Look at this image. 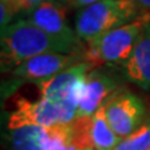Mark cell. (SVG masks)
Here are the masks:
<instances>
[{"label":"cell","instance_id":"obj_1","mask_svg":"<svg viewBox=\"0 0 150 150\" xmlns=\"http://www.w3.org/2000/svg\"><path fill=\"white\" fill-rule=\"evenodd\" d=\"M1 71L10 73L19 64L46 53H80L83 45L58 39L26 21L16 19L1 29Z\"/></svg>","mask_w":150,"mask_h":150},{"label":"cell","instance_id":"obj_2","mask_svg":"<svg viewBox=\"0 0 150 150\" xmlns=\"http://www.w3.org/2000/svg\"><path fill=\"white\" fill-rule=\"evenodd\" d=\"M139 10L133 0H101L76 13L74 29L83 43H90L108 31L134 21Z\"/></svg>","mask_w":150,"mask_h":150},{"label":"cell","instance_id":"obj_3","mask_svg":"<svg viewBox=\"0 0 150 150\" xmlns=\"http://www.w3.org/2000/svg\"><path fill=\"white\" fill-rule=\"evenodd\" d=\"M146 23V19L139 16L129 24L112 29L88 43L84 50V62L90 63L94 68L104 64L121 67L133 53Z\"/></svg>","mask_w":150,"mask_h":150},{"label":"cell","instance_id":"obj_4","mask_svg":"<svg viewBox=\"0 0 150 150\" xmlns=\"http://www.w3.org/2000/svg\"><path fill=\"white\" fill-rule=\"evenodd\" d=\"M94 67L88 62H80L62 74L36 84L40 98L56 103L64 110L70 124L76 119L83 84Z\"/></svg>","mask_w":150,"mask_h":150},{"label":"cell","instance_id":"obj_5","mask_svg":"<svg viewBox=\"0 0 150 150\" xmlns=\"http://www.w3.org/2000/svg\"><path fill=\"white\" fill-rule=\"evenodd\" d=\"M105 116L120 139L129 137L146 120V106L142 98L120 88L104 104Z\"/></svg>","mask_w":150,"mask_h":150},{"label":"cell","instance_id":"obj_6","mask_svg":"<svg viewBox=\"0 0 150 150\" xmlns=\"http://www.w3.org/2000/svg\"><path fill=\"white\" fill-rule=\"evenodd\" d=\"M84 62V53L63 54V53H46L34 56L26 62L19 64L14 68L11 75V85L15 86L16 83H35L62 74L65 70L70 69L74 65Z\"/></svg>","mask_w":150,"mask_h":150},{"label":"cell","instance_id":"obj_7","mask_svg":"<svg viewBox=\"0 0 150 150\" xmlns=\"http://www.w3.org/2000/svg\"><path fill=\"white\" fill-rule=\"evenodd\" d=\"M10 145L11 150H78L73 143L71 124L10 130Z\"/></svg>","mask_w":150,"mask_h":150},{"label":"cell","instance_id":"obj_8","mask_svg":"<svg viewBox=\"0 0 150 150\" xmlns=\"http://www.w3.org/2000/svg\"><path fill=\"white\" fill-rule=\"evenodd\" d=\"M69 124L60 105L48 99L39 98L38 100H19L18 108L9 118L8 128L9 130H16L28 126L53 128Z\"/></svg>","mask_w":150,"mask_h":150},{"label":"cell","instance_id":"obj_9","mask_svg":"<svg viewBox=\"0 0 150 150\" xmlns=\"http://www.w3.org/2000/svg\"><path fill=\"white\" fill-rule=\"evenodd\" d=\"M19 19H25L26 21L58 39L74 44H84L78 38L75 29L69 25L67 6L59 0H45Z\"/></svg>","mask_w":150,"mask_h":150},{"label":"cell","instance_id":"obj_10","mask_svg":"<svg viewBox=\"0 0 150 150\" xmlns=\"http://www.w3.org/2000/svg\"><path fill=\"white\" fill-rule=\"evenodd\" d=\"M119 89V81L112 75L93 69L83 84L76 118H91Z\"/></svg>","mask_w":150,"mask_h":150},{"label":"cell","instance_id":"obj_11","mask_svg":"<svg viewBox=\"0 0 150 150\" xmlns=\"http://www.w3.org/2000/svg\"><path fill=\"white\" fill-rule=\"evenodd\" d=\"M124 76L143 89H150V23L144 25L129 59L121 65Z\"/></svg>","mask_w":150,"mask_h":150},{"label":"cell","instance_id":"obj_12","mask_svg":"<svg viewBox=\"0 0 150 150\" xmlns=\"http://www.w3.org/2000/svg\"><path fill=\"white\" fill-rule=\"evenodd\" d=\"M121 139L115 134L101 106L91 116V143L94 150H114Z\"/></svg>","mask_w":150,"mask_h":150},{"label":"cell","instance_id":"obj_13","mask_svg":"<svg viewBox=\"0 0 150 150\" xmlns=\"http://www.w3.org/2000/svg\"><path fill=\"white\" fill-rule=\"evenodd\" d=\"M114 150H150V115L134 133L121 139Z\"/></svg>","mask_w":150,"mask_h":150},{"label":"cell","instance_id":"obj_14","mask_svg":"<svg viewBox=\"0 0 150 150\" xmlns=\"http://www.w3.org/2000/svg\"><path fill=\"white\" fill-rule=\"evenodd\" d=\"M73 143L78 150H94L91 143V118H76L71 123Z\"/></svg>","mask_w":150,"mask_h":150},{"label":"cell","instance_id":"obj_15","mask_svg":"<svg viewBox=\"0 0 150 150\" xmlns=\"http://www.w3.org/2000/svg\"><path fill=\"white\" fill-rule=\"evenodd\" d=\"M43 1L45 0H0V5L5 6L16 20V19L24 16L26 13L33 10Z\"/></svg>","mask_w":150,"mask_h":150},{"label":"cell","instance_id":"obj_16","mask_svg":"<svg viewBox=\"0 0 150 150\" xmlns=\"http://www.w3.org/2000/svg\"><path fill=\"white\" fill-rule=\"evenodd\" d=\"M60 3H63L65 6L71 8V9H78L80 10L83 8H86L91 4H95L98 1H101V0H59Z\"/></svg>","mask_w":150,"mask_h":150},{"label":"cell","instance_id":"obj_17","mask_svg":"<svg viewBox=\"0 0 150 150\" xmlns=\"http://www.w3.org/2000/svg\"><path fill=\"white\" fill-rule=\"evenodd\" d=\"M140 13L150 14V0H133Z\"/></svg>","mask_w":150,"mask_h":150}]
</instances>
